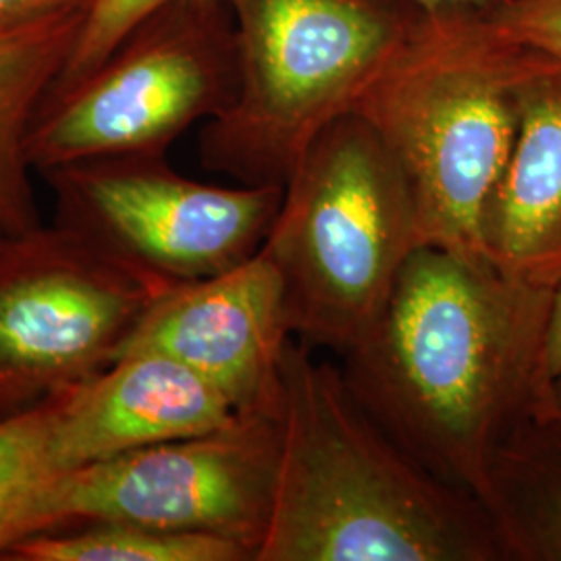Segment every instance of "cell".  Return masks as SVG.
Here are the masks:
<instances>
[{
    "label": "cell",
    "instance_id": "1",
    "mask_svg": "<svg viewBox=\"0 0 561 561\" xmlns=\"http://www.w3.org/2000/svg\"><path fill=\"white\" fill-rule=\"evenodd\" d=\"M551 291L422 245L381 317L341 356L362 408L431 474L486 507L526 382L541 387Z\"/></svg>",
    "mask_w": 561,
    "mask_h": 561
},
{
    "label": "cell",
    "instance_id": "2",
    "mask_svg": "<svg viewBox=\"0 0 561 561\" xmlns=\"http://www.w3.org/2000/svg\"><path fill=\"white\" fill-rule=\"evenodd\" d=\"M280 460L256 561H489V510L393 442L341 366L291 337L280 362Z\"/></svg>",
    "mask_w": 561,
    "mask_h": 561
},
{
    "label": "cell",
    "instance_id": "3",
    "mask_svg": "<svg viewBox=\"0 0 561 561\" xmlns=\"http://www.w3.org/2000/svg\"><path fill=\"white\" fill-rule=\"evenodd\" d=\"M556 69L489 20L435 11L401 36L352 113L400 167L426 245L486 262L482 225L516 141L522 90Z\"/></svg>",
    "mask_w": 561,
    "mask_h": 561
},
{
    "label": "cell",
    "instance_id": "4",
    "mask_svg": "<svg viewBox=\"0 0 561 561\" xmlns=\"http://www.w3.org/2000/svg\"><path fill=\"white\" fill-rule=\"evenodd\" d=\"M422 245L400 167L347 113L312 141L285 183L261 252L279 275L294 337L343 356L375 327Z\"/></svg>",
    "mask_w": 561,
    "mask_h": 561
},
{
    "label": "cell",
    "instance_id": "5",
    "mask_svg": "<svg viewBox=\"0 0 561 561\" xmlns=\"http://www.w3.org/2000/svg\"><path fill=\"white\" fill-rule=\"evenodd\" d=\"M238 88L204 127L202 162L243 185H283L312 141L352 113L401 41L362 0H231Z\"/></svg>",
    "mask_w": 561,
    "mask_h": 561
},
{
    "label": "cell",
    "instance_id": "6",
    "mask_svg": "<svg viewBox=\"0 0 561 561\" xmlns=\"http://www.w3.org/2000/svg\"><path fill=\"white\" fill-rule=\"evenodd\" d=\"M222 2L175 0L140 21L101 67L42 101L27 134L34 173L73 162L164 154L202 117H217L238 88L236 38Z\"/></svg>",
    "mask_w": 561,
    "mask_h": 561
},
{
    "label": "cell",
    "instance_id": "7",
    "mask_svg": "<svg viewBox=\"0 0 561 561\" xmlns=\"http://www.w3.org/2000/svg\"><path fill=\"white\" fill-rule=\"evenodd\" d=\"M279 412L154 443L60 474L41 495L34 533L123 522L240 542L259 558L280 460Z\"/></svg>",
    "mask_w": 561,
    "mask_h": 561
},
{
    "label": "cell",
    "instance_id": "8",
    "mask_svg": "<svg viewBox=\"0 0 561 561\" xmlns=\"http://www.w3.org/2000/svg\"><path fill=\"white\" fill-rule=\"evenodd\" d=\"M42 178L55 194V225L161 287L254 259L283 201V185L187 180L164 154L73 162Z\"/></svg>",
    "mask_w": 561,
    "mask_h": 561
},
{
    "label": "cell",
    "instance_id": "9",
    "mask_svg": "<svg viewBox=\"0 0 561 561\" xmlns=\"http://www.w3.org/2000/svg\"><path fill=\"white\" fill-rule=\"evenodd\" d=\"M167 289L55 222L9 238L0 252V421L113 366Z\"/></svg>",
    "mask_w": 561,
    "mask_h": 561
},
{
    "label": "cell",
    "instance_id": "10",
    "mask_svg": "<svg viewBox=\"0 0 561 561\" xmlns=\"http://www.w3.org/2000/svg\"><path fill=\"white\" fill-rule=\"evenodd\" d=\"M291 337L279 275L259 252L222 275L162 291L123 354L148 350L181 362L238 414L279 412L280 362Z\"/></svg>",
    "mask_w": 561,
    "mask_h": 561
},
{
    "label": "cell",
    "instance_id": "11",
    "mask_svg": "<svg viewBox=\"0 0 561 561\" xmlns=\"http://www.w3.org/2000/svg\"><path fill=\"white\" fill-rule=\"evenodd\" d=\"M236 408L192 368L157 352H127L55 398L53 461L60 474L121 454L217 428Z\"/></svg>",
    "mask_w": 561,
    "mask_h": 561
},
{
    "label": "cell",
    "instance_id": "12",
    "mask_svg": "<svg viewBox=\"0 0 561 561\" xmlns=\"http://www.w3.org/2000/svg\"><path fill=\"white\" fill-rule=\"evenodd\" d=\"M502 275L551 291L561 279V69L526 83L518 134L482 225Z\"/></svg>",
    "mask_w": 561,
    "mask_h": 561
},
{
    "label": "cell",
    "instance_id": "13",
    "mask_svg": "<svg viewBox=\"0 0 561 561\" xmlns=\"http://www.w3.org/2000/svg\"><path fill=\"white\" fill-rule=\"evenodd\" d=\"M90 4L0 30V229L11 238L42 225L27 134L80 38Z\"/></svg>",
    "mask_w": 561,
    "mask_h": 561
},
{
    "label": "cell",
    "instance_id": "14",
    "mask_svg": "<svg viewBox=\"0 0 561 561\" xmlns=\"http://www.w3.org/2000/svg\"><path fill=\"white\" fill-rule=\"evenodd\" d=\"M2 560L13 561H254L240 542L208 535L169 533L123 522H96L83 530H46L20 539Z\"/></svg>",
    "mask_w": 561,
    "mask_h": 561
},
{
    "label": "cell",
    "instance_id": "15",
    "mask_svg": "<svg viewBox=\"0 0 561 561\" xmlns=\"http://www.w3.org/2000/svg\"><path fill=\"white\" fill-rule=\"evenodd\" d=\"M55 398L0 421V560L13 542L34 533L44 489L59 477L53 461Z\"/></svg>",
    "mask_w": 561,
    "mask_h": 561
},
{
    "label": "cell",
    "instance_id": "16",
    "mask_svg": "<svg viewBox=\"0 0 561 561\" xmlns=\"http://www.w3.org/2000/svg\"><path fill=\"white\" fill-rule=\"evenodd\" d=\"M175 0H92L69 60L65 62L59 78L53 83L46 96L59 94L76 85L78 81L99 69L140 21ZM229 2L231 0H210Z\"/></svg>",
    "mask_w": 561,
    "mask_h": 561
},
{
    "label": "cell",
    "instance_id": "17",
    "mask_svg": "<svg viewBox=\"0 0 561 561\" xmlns=\"http://www.w3.org/2000/svg\"><path fill=\"white\" fill-rule=\"evenodd\" d=\"M489 21L503 41L561 67V0H500Z\"/></svg>",
    "mask_w": 561,
    "mask_h": 561
},
{
    "label": "cell",
    "instance_id": "18",
    "mask_svg": "<svg viewBox=\"0 0 561 561\" xmlns=\"http://www.w3.org/2000/svg\"><path fill=\"white\" fill-rule=\"evenodd\" d=\"M561 375V279L551 289L549 314L542 340V379L547 385Z\"/></svg>",
    "mask_w": 561,
    "mask_h": 561
},
{
    "label": "cell",
    "instance_id": "19",
    "mask_svg": "<svg viewBox=\"0 0 561 561\" xmlns=\"http://www.w3.org/2000/svg\"><path fill=\"white\" fill-rule=\"evenodd\" d=\"M85 2L92 0H0V30Z\"/></svg>",
    "mask_w": 561,
    "mask_h": 561
},
{
    "label": "cell",
    "instance_id": "20",
    "mask_svg": "<svg viewBox=\"0 0 561 561\" xmlns=\"http://www.w3.org/2000/svg\"><path fill=\"white\" fill-rule=\"evenodd\" d=\"M541 530L545 541L561 553V482H551L542 500Z\"/></svg>",
    "mask_w": 561,
    "mask_h": 561
},
{
    "label": "cell",
    "instance_id": "21",
    "mask_svg": "<svg viewBox=\"0 0 561 561\" xmlns=\"http://www.w3.org/2000/svg\"><path fill=\"white\" fill-rule=\"evenodd\" d=\"M428 13L435 11H445L447 7H458V4H484V2H500V0H416Z\"/></svg>",
    "mask_w": 561,
    "mask_h": 561
},
{
    "label": "cell",
    "instance_id": "22",
    "mask_svg": "<svg viewBox=\"0 0 561 561\" xmlns=\"http://www.w3.org/2000/svg\"><path fill=\"white\" fill-rule=\"evenodd\" d=\"M561 421V375L549 385V414Z\"/></svg>",
    "mask_w": 561,
    "mask_h": 561
},
{
    "label": "cell",
    "instance_id": "23",
    "mask_svg": "<svg viewBox=\"0 0 561 561\" xmlns=\"http://www.w3.org/2000/svg\"><path fill=\"white\" fill-rule=\"evenodd\" d=\"M9 238H11V236H7V233L0 229V252H2V248H4V243L9 241Z\"/></svg>",
    "mask_w": 561,
    "mask_h": 561
}]
</instances>
